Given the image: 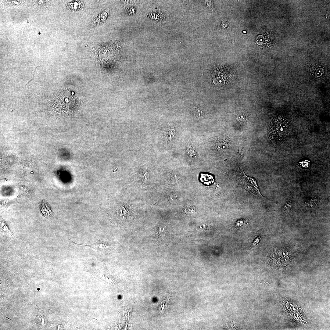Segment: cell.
Returning <instances> with one entry per match:
<instances>
[{"instance_id":"5","label":"cell","mask_w":330,"mask_h":330,"mask_svg":"<svg viewBox=\"0 0 330 330\" xmlns=\"http://www.w3.org/2000/svg\"><path fill=\"white\" fill-rule=\"evenodd\" d=\"M1 232L9 234L12 237L14 236L16 238H18L16 237L13 234L8 224L2 216L1 217Z\"/></svg>"},{"instance_id":"1","label":"cell","mask_w":330,"mask_h":330,"mask_svg":"<svg viewBox=\"0 0 330 330\" xmlns=\"http://www.w3.org/2000/svg\"><path fill=\"white\" fill-rule=\"evenodd\" d=\"M289 128V124L285 120L278 119L273 121L269 129L270 140L276 143L284 140L288 136Z\"/></svg>"},{"instance_id":"6","label":"cell","mask_w":330,"mask_h":330,"mask_svg":"<svg viewBox=\"0 0 330 330\" xmlns=\"http://www.w3.org/2000/svg\"><path fill=\"white\" fill-rule=\"evenodd\" d=\"M230 144V142L228 139L224 138L217 143V146L218 148L222 149L228 148Z\"/></svg>"},{"instance_id":"8","label":"cell","mask_w":330,"mask_h":330,"mask_svg":"<svg viewBox=\"0 0 330 330\" xmlns=\"http://www.w3.org/2000/svg\"><path fill=\"white\" fill-rule=\"evenodd\" d=\"M33 304H34V305H36V306H37V307H38V308H39L40 309H41V310H42V311H43V310H42V309H41V308H40V307H38V305H37V304H35V303H33V304H31V305H33Z\"/></svg>"},{"instance_id":"7","label":"cell","mask_w":330,"mask_h":330,"mask_svg":"<svg viewBox=\"0 0 330 330\" xmlns=\"http://www.w3.org/2000/svg\"><path fill=\"white\" fill-rule=\"evenodd\" d=\"M184 212L186 214L188 215H192L194 214L195 213V209L192 206H188L184 208Z\"/></svg>"},{"instance_id":"3","label":"cell","mask_w":330,"mask_h":330,"mask_svg":"<svg viewBox=\"0 0 330 330\" xmlns=\"http://www.w3.org/2000/svg\"><path fill=\"white\" fill-rule=\"evenodd\" d=\"M40 212L43 216L48 219L52 216V211L48 203L43 200L40 204Z\"/></svg>"},{"instance_id":"9","label":"cell","mask_w":330,"mask_h":330,"mask_svg":"<svg viewBox=\"0 0 330 330\" xmlns=\"http://www.w3.org/2000/svg\"><path fill=\"white\" fill-rule=\"evenodd\" d=\"M2 315H3V316H4V317H6V318H8V319H9V320H12V321H13V320H12V319H11L9 318V317H7L6 316H5L4 315H3V314H2Z\"/></svg>"},{"instance_id":"10","label":"cell","mask_w":330,"mask_h":330,"mask_svg":"<svg viewBox=\"0 0 330 330\" xmlns=\"http://www.w3.org/2000/svg\"><path fill=\"white\" fill-rule=\"evenodd\" d=\"M128 316L129 317H130V315H129V312H128Z\"/></svg>"},{"instance_id":"4","label":"cell","mask_w":330,"mask_h":330,"mask_svg":"<svg viewBox=\"0 0 330 330\" xmlns=\"http://www.w3.org/2000/svg\"><path fill=\"white\" fill-rule=\"evenodd\" d=\"M92 248L98 251L102 250L109 247V245L104 242L98 240L96 242L90 245H81Z\"/></svg>"},{"instance_id":"2","label":"cell","mask_w":330,"mask_h":330,"mask_svg":"<svg viewBox=\"0 0 330 330\" xmlns=\"http://www.w3.org/2000/svg\"><path fill=\"white\" fill-rule=\"evenodd\" d=\"M240 179L245 190L250 195L260 199L264 198L261 195L255 180L247 177L245 174L242 167L239 168Z\"/></svg>"}]
</instances>
